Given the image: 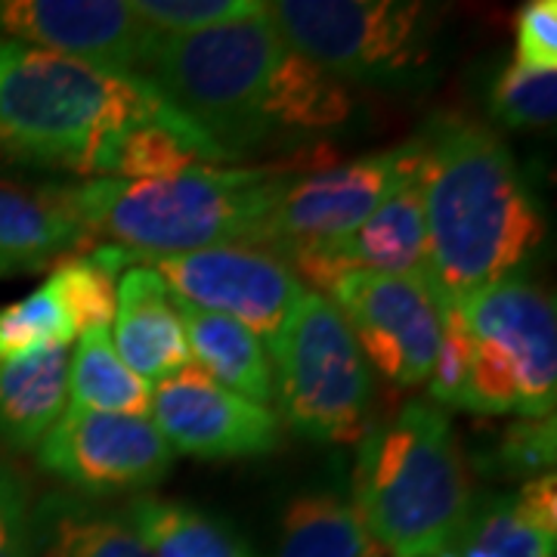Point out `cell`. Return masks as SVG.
Listing matches in <instances>:
<instances>
[{"mask_svg":"<svg viewBox=\"0 0 557 557\" xmlns=\"http://www.w3.org/2000/svg\"><path fill=\"white\" fill-rule=\"evenodd\" d=\"M424 139L428 285L443 310L515 276L539 248L545 223L511 149L490 127L443 119Z\"/></svg>","mask_w":557,"mask_h":557,"instance_id":"6da1fadb","label":"cell"},{"mask_svg":"<svg viewBox=\"0 0 557 557\" xmlns=\"http://www.w3.org/2000/svg\"><path fill=\"white\" fill-rule=\"evenodd\" d=\"M292 180V164H196L168 180H84L57 186V196L90 236L112 239L137 260H156L223 245L245 248Z\"/></svg>","mask_w":557,"mask_h":557,"instance_id":"7a4b0ae2","label":"cell"},{"mask_svg":"<svg viewBox=\"0 0 557 557\" xmlns=\"http://www.w3.org/2000/svg\"><path fill=\"white\" fill-rule=\"evenodd\" d=\"M354 508L369 539L391 557H437L471 518V483L449 416L412 399L369 424L359 440Z\"/></svg>","mask_w":557,"mask_h":557,"instance_id":"3957f363","label":"cell"},{"mask_svg":"<svg viewBox=\"0 0 557 557\" xmlns=\"http://www.w3.org/2000/svg\"><path fill=\"white\" fill-rule=\"evenodd\" d=\"M177 115L139 75L0 40V131L20 146V159L78 174L102 139Z\"/></svg>","mask_w":557,"mask_h":557,"instance_id":"277c9868","label":"cell"},{"mask_svg":"<svg viewBox=\"0 0 557 557\" xmlns=\"http://www.w3.org/2000/svg\"><path fill=\"white\" fill-rule=\"evenodd\" d=\"M288 44L263 10L196 35L161 38L146 81L226 159L267 143V97Z\"/></svg>","mask_w":557,"mask_h":557,"instance_id":"5b68a950","label":"cell"},{"mask_svg":"<svg viewBox=\"0 0 557 557\" xmlns=\"http://www.w3.org/2000/svg\"><path fill=\"white\" fill-rule=\"evenodd\" d=\"M471 338L465 412L523 418L555 416V300L527 278L508 276L456 304Z\"/></svg>","mask_w":557,"mask_h":557,"instance_id":"8992f818","label":"cell"},{"mask_svg":"<svg viewBox=\"0 0 557 557\" xmlns=\"http://www.w3.org/2000/svg\"><path fill=\"white\" fill-rule=\"evenodd\" d=\"M285 424L313 443H350L369 431L372 375L341 310L304 292L270 344Z\"/></svg>","mask_w":557,"mask_h":557,"instance_id":"52a82bcc","label":"cell"},{"mask_svg":"<svg viewBox=\"0 0 557 557\" xmlns=\"http://www.w3.org/2000/svg\"><path fill=\"white\" fill-rule=\"evenodd\" d=\"M267 13L295 53L341 81L409 84L434 53L437 10L418 0H276Z\"/></svg>","mask_w":557,"mask_h":557,"instance_id":"ba28073f","label":"cell"},{"mask_svg":"<svg viewBox=\"0 0 557 557\" xmlns=\"http://www.w3.org/2000/svg\"><path fill=\"white\" fill-rule=\"evenodd\" d=\"M424 156L428 139L418 134L375 156L298 174L245 248H263L285 258L295 248L347 236L406 183L421 177Z\"/></svg>","mask_w":557,"mask_h":557,"instance_id":"9c48e42d","label":"cell"},{"mask_svg":"<svg viewBox=\"0 0 557 557\" xmlns=\"http://www.w3.org/2000/svg\"><path fill=\"white\" fill-rule=\"evenodd\" d=\"M174 453L152 418L65 406L38 443V465L78 496L143 493L171 471Z\"/></svg>","mask_w":557,"mask_h":557,"instance_id":"30bf717a","label":"cell"},{"mask_svg":"<svg viewBox=\"0 0 557 557\" xmlns=\"http://www.w3.org/2000/svg\"><path fill=\"white\" fill-rule=\"evenodd\" d=\"M329 300L347 319L366 362L387 384L409 391L431 379L443 310L428 278L347 273Z\"/></svg>","mask_w":557,"mask_h":557,"instance_id":"8fae6325","label":"cell"},{"mask_svg":"<svg viewBox=\"0 0 557 557\" xmlns=\"http://www.w3.org/2000/svg\"><path fill=\"white\" fill-rule=\"evenodd\" d=\"M152 270L180 300L242 322L260 341L276 338L282 322L304 295L285 260L263 248H205L152 260Z\"/></svg>","mask_w":557,"mask_h":557,"instance_id":"7c38bea8","label":"cell"},{"mask_svg":"<svg viewBox=\"0 0 557 557\" xmlns=\"http://www.w3.org/2000/svg\"><path fill=\"white\" fill-rule=\"evenodd\" d=\"M0 40L146 78L161 35L124 0H0Z\"/></svg>","mask_w":557,"mask_h":557,"instance_id":"4fadbf2b","label":"cell"},{"mask_svg":"<svg viewBox=\"0 0 557 557\" xmlns=\"http://www.w3.org/2000/svg\"><path fill=\"white\" fill-rule=\"evenodd\" d=\"M149 416L171 453L205 461L267 456L282 443L276 412L220 387L196 362L152 387Z\"/></svg>","mask_w":557,"mask_h":557,"instance_id":"5bb4252c","label":"cell"},{"mask_svg":"<svg viewBox=\"0 0 557 557\" xmlns=\"http://www.w3.org/2000/svg\"><path fill=\"white\" fill-rule=\"evenodd\" d=\"M282 260L292 267L300 285L304 282L317 285V295L322 298H329V292L347 273L428 278V230H424L421 177L406 183L347 236L295 248Z\"/></svg>","mask_w":557,"mask_h":557,"instance_id":"9a60e30c","label":"cell"},{"mask_svg":"<svg viewBox=\"0 0 557 557\" xmlns=\"http://www.w3.org/2000/svg\"><path fill=\"white\" fill-rule=\"evenodd\" d=\"M112 322V344L121 362L146 384H161L193 366L177 295L152 267L137 263L121 273Z\"/></svg>","mask_w":557,"mask_h":557,"instance_id":"2e32d148","label":"cell"},{"mask_svg":"<svg viewBox=\"0 0 557 557\" xmlns=\"http://www.w3.org/2000/svg\"><path fill=\"white\" fill-rule=\"evenodd\" d=\"M90 233L65 211L57 186L22 189L0 183V273L38 270L81 251Z\"/></svg>","mask_w":557,"mask_h":557,"instance_id":"e0dca14e","label":"cell"},{"mask_svg":"<svg viewBox=\"0 0 557 557\" xmlns=\"http://www.w3.org/2000/svg\"><path fill=\"white\" fill-rule=\"evenodd\" d=\"M32 557H156L121 511L78 493H50L32 508Z\"/></svg>","mask_w":557,"mask_h":557,"instance_id":"ac0fdd59","label":"cell"},{"mask_svg":"<svg viewBox=\"0 0 557 557\" xmlns=\"http://www.w3.org/2000/svg\"><path fill=\"white\" fill-rule=\"evenodd\" d=\"M177 307L189 354L196 357L201 372L218 381L220 387L270 409L276 399V384L263 341L236 319L208 313L180 298Z\"/></svg>","mask_w":557,"mask_h":557,"instance_id":"d6986e66","label":"cell"},{"mask_svg":"<svg viewBox=\"0 0 557 557\" xmlns=\"http://www.w3.org/2000/svg\"><path fill=\"white\" fill-rule=\"evenodd\" d=\"M69 347L0 362V443L35 449L69 406Z\"/></svg>","mask_w":557,"mask_h":557,"instance_id":"ffe728a7","label":"cell"},{"mask_svg":"<svg viewBox=\"0 0 557 557\" xmlns=\"http://www.w3.org/2000/svg\"><path fill=\"white\" fill-rule=\"evenodd\" d=\"M350 115H354V97L347 84L288 47L273 75L267 109H263L270 139L282 134H298V137L322 134L344 124Z\"/></svg>","mask_w":557,"mask_h":557,"instance_id":"44dd1931","label":"cell"},{"mask_svg":"<svg viewBox=\"0 0 557 557\" xmlns=\"http://www.w3.org/2000/svg\"><path fill=\"white\" fill-rule=\"evenodd\" d=\"M121 515L156 557H251L226 523L183 502L137 496Z\"/></svg>","mask_w":557,"mask_h":557,"instance_id":"7402d4cb","label":"cell"},{"mask_svg":"<svg viewBox=\"0 0 557 557\" xmlns=\"http://www.w3.org/2000/svg\"><path fill=\"white\" fill-rule=\"evenodd\" d=\"M78 338V350L69 359V403L90 412L149 418L152 384L121 362L112 332L90 329Z\"/></svg>","mask_w":557,"mask_h":557,"instance_id":"603a6c76","label":"cell"},{"mask_svg":"<svg viewBox=\"0 0 557 557\" xmlns=\"http://www.w3.org/2000/svg\"><path fill=\"white\" fill-rule=\"evenodd\" d=\"M357 508L332 493L295 498L282 518L273 557H379Z\"/></svg>","mask_w":557,"mask_h":557,"instance_id":"cb8c5ba5","label":"cell"},{"mask_svg":"<svg viewBox=\"0 0 557 557\" xmlns=\"http://www.w3.org/2000/svg\"><path fill=\"white\" fill-rule=\"evenodd\" d=\"M134 251L121 245H100L90 255L60 260V267L50 273L47 285L57 292L69 319L75 322V332L84 335L90 329H109L115 319V288L124 267H137Z\"/></svg>","mask_w":557,"mask_h":557,"instance_id":"d4e9b609","label":"cell"},{"mask_svg":"<svg viewBox=\"0 0 557 557\" xmlns=\"http://www.w3.org/2000/svg\"><path fill=\"white\" fill-rule=\"evenodd\" d=\"M75 335V322L57 292L44 282L28 298L0 310V362L32 357L50 347H69Z\"/></svg>","mask_w":557,"mask_h":557,"instance_id":"484cf974","label":"cell"},{"mask_svg":"<svg viewBox=\"0 0 557 557\" xmlns=\"http://www.w3.org/2000/svg\"><path fill=\"white\" fill-rule=\"evenodd\" d=\"M458 539H468L493 557H555L557 542L520 515L515 496H490L480 508H471Z\"/></svg>","mask_w":557,"mask_h":557,"instance_id":"4316f807","label":"cell"},{"mask_svg":"<svg viewBox=\"0 0 557 557\" xmlns=\"http://www.w3.org/2000/svg\"><path fill=\"white\" fill-rule=\"evenodd\" d=\"M490 109L505 127H552L557 119V72H533L511 60L493 81Z\"/></svg>","mask_w":557,"mask_h":557,"instance_id":"83f0119b","label":"cell"},{"mask_svg":"<svg viewBox=\"0 0 557 557\" xmlns=\"http://www.w3.org/2000/svg\"><path fill=\"white\" fill-rule=\"evenodd\" d=\"M134 16L161 38L196 35L214 25L248 20L267 10L263 0H127Z\"/></svg>","mask_w":557,"mask_h":557,"instance_id":"f1b7e54d","label":"cell"},{"mask_svg":"<svg viewBox=\"0 0 557 557\" xmlns=\"http://www.w3.org/2000/svg\"><path fill=\"white\" fill-rule=\"evenodd\" d=\"M471 379V338L468 329L458 317L456 307H443V332H440V347L431 379H428V394L431 403L440 409H458L461 397L468 391Z\"/></svg>","mask_w":557,"mask_h":557,"instance_id":"f546056e","label":"cell"},{"mask_svg":"<svg viewBox=\"0 0 557 557\" xmlns=\"http://www.w3.org/2000/svg\"><path fill=\"white\" fill-rule=\"evenodd\" d=\"M555 468V416L511 424L496 446V471L508 478H542Z\"/></svg>","mask_w":557,"mask_h":557,"instance_id":"4dcf8cb0","label":"cell"},{"mask_svg":"<svg viewBox=\"0 0 557 557\" xmlns=\"http://www.w3.org/2000/svg\"><path fill=\"white\" fill-rule=\"evenodd\" d=\"M515 62L533 72H557V3L530 0L515 16Z\"/></svg>","mask_w":557,"mask_h":557,"instance_id":"1f68e13d","label":"cell"},{"mask_svg":"<svg viewBox=\"0 0 557 557\" xmlns=\"http://www.w3.org/2000/svg\"><path fill=\"white\" fill-rule=\"evenodd\" d=\"M0 557H32V508L20 471L0 458Z\"/></svg>","mask_w":557,"mask_h":557,"instance_id":"d6a6232c","label":"cell"},{"mask_svg":"<svg viewBox=\"0 0 557 557\" xmlns=\"http://www.w3.org/2000/svg\"><path fill=\"white\" fill-rule=\"evenodd\" d=\"M515 496V505L523 518L530 520L536 530H542L545 536L557 539V486L555 474H542V478L523 480Z\"/></svg>","mask_w":557,"mask_h":557,"instance_id":"836d02e7","label":"cell"},{"mask_svg":"<svg viewBox=\"0 0 557 557\" xmlns=\"http://www.w3.org/2000/svg\"><path fill=\"white\" fill-rule=\"evenodd\" d=\"M453 548L458 552V557H493V555H486L483 548H478V545H471L468 539H458Z\"/></svg>","mask_w":557,"mask_h":557,"instance_id":"e575fe53","label":"cell"},{"mask_svg":"<svg viewBox=\"0 0 557 557\" xmlns=\"http://www.w3.org/2000/svg\"><path fill=\"white\" fill-rule=\"evenodd\" d=\"M0 156H16L20 159V146L13 143V137L7 131H0Z\"/></svg>","mask_w":557,"mask_h":557,"instance_id":"d590c367","label":"cell"},{"mask_svg":"<svg viewBox=\"0 0 557 557\" xmlns=\"http://www.w3.org/2000/svg\"><path fill=\"white\" fill-rule=\"evenodd\" d=\"M437 557H458V552L456 548H446V552H440Z\"/></svg>","mask_w":557,"mask_h":557,"instance_id":"8d00e7d4","label":"cell"}]
</instances>
